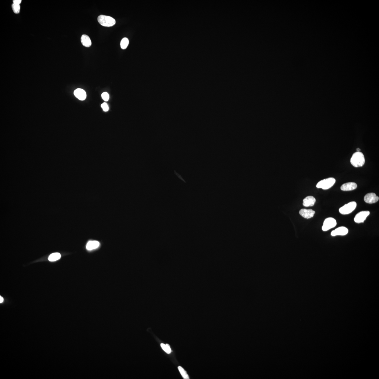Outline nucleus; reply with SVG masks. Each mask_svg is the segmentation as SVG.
Returning <instances> with one entry per match:
<instances>
[{
	"label": "nucleus",
	"instance_id": "f257e3e1",
	"mask_svg": "<svg viewBox=\"0 0 379 379\" xmlns=\"http://www.w3.org/2000/svg\"><path fill=\"white\" fill-rule=\"evenodd\" d=\"M365 162V156L363 153L360 152L354 153L350 160L351 164L355 167H362Z\"/></svg>",
	"mask_w": 379,
	"mask_h": 379
},
{
	"label": "nucleus",
	"instance_id": "9b49d317",
	"mask_svg": "<svg viewBox=\"0 0 379 379\" xmlns=\"http://www.w3.org/2000/svg\"><path fill=\"white\" fill-rule=\"evenodd\" d=\"M74 94L80 100H84L87 97L86 93L83 89L78 88L74 91Z\"/></svg>",
	"mask_w": 379,
	"mask_h": 379
},
{
	"label": "nucleus",
	"instance_id": "f3484780",
	"mask_svg": "<svg viewBox=\"0 0 379 379\" xmlns=\"http://www.w3.org/2000/svg\"><path fill=\"white\" fill-rule=\"evenodd\" d=\"M178 369L183 378L184 379H189V378L187 373L185 370L180 366L178 367Z\"/></svg>",
	"mask_w": 379,
	"mask_h": 379
},
{
	"label": "nucleus",
	"instance_id": "1a4fd4ad",
	"mask_svg": "<svg viewBox=\"0 0 379 379\" xmlns=\"http://www.w3.org/2000/svg\"><path fill=\"white\" fill-rule=\"evenodd\" d=\"M315 212L312 209H302L300 211V214L303 217L307 219H309L313 217Z\"/></svg>",
	"mask_w": 379,
	"mask_h": 379
},
{
	"label": "nucleus",
	"instance_id": "dca6fc26",
	"mask_svg": "<svg viewBox=\"0 0 379 379\" xmlns=\"http://www.w3.org/2000/svg\"><path fill=\"white\" fill-rule=\"evenodd\" d=\"M129 44L128 39L126 38H123L121 42V46L123 49H125L127 47Z\"/></svg>",
	"mask_w": 379,
	"mask_h": 379
},
{
	"label": "nucleus",
	"instance_id": "9d476101",
	"mask_svg": "<svg viewBox=\"0 0 379 379\" xmlns=\"http://www.w3.org/2000/svg\"><path fill=\"white\" fill-rule=\"evenodd\" d=\"M357 184L354 182H348L342 185L341 186V190L344 191H352L356 189Z\"/></svg>",
	"mask_w": 379,
	"mask_h": 379
},
{
	"label": "nucleus",
	"instance_id": "6ab92c4d",
	"mask_svg": "<svg viewBox=\"0 0 379 379\" xmlns=\"http://www.w3.org/2000/svg\"><path fill=\"white\" fill-rule=\"evenodd\" d=\"M12 7L13 12L16 14H18L19 13L20 10V6L19 5L14 4L13 3L12 5Z\"/></svg>",
	"mask_w": 379,
	"mask_h": 379
},
{
	"label": "nucleus",
	"instance_id": "a211bd4d",
	"mask_svg": "<svg viewBox=\"0 0 379 379\" xmlns=\"http://www.w3.org/2000/svg\"><path fill=\"white\" fill-rule=\"evenodd\" d=\"M161 348L165 352L167 353L170 354L171 352V349L170 347V345L168 344H165L162 343L160 344Z\"/></svg>",
	"mask_w": 379,
	"mask_h": 379
},
{
	"label": "nucleus",
	"instance_id": "b1692460",
	"mask_svg": "<svg viewBox=\"0 0 379 379\" xmlns=\"http://www.w3.org/2000/svg\"><path fill=\"white\" fill-rule=\"evenodd\" d=\"M356 150L357 151V152H360V149L359 148H357V149Z\"/></svg>",
	"mask_w": 379,
	"mask_h": 379
},
{
	"label": "nucleus",
	"instance_id": "6e6552de",
	"mask_svg": "<svg viewBox=\"0 0 379 379\" xmlns=\"http://www.w3.org/2000/svg\"><path fill=\"white\" fill-rule=\"evenodd\" d=\"M348 230L347 227H339L332 231L331 235L333 236H336L337 235L344 236L348 234Z\"/></svg>",
	"mask_w": 379,
	"mask_h": 379
},
{
	"label": "nucleus",
	"instance_id": "412c9836",
	"mask_svg": "<svg viewBox=\"0 0 379 379\" xmlns=\"http://www.w3.org/2000/svg\"><path fill=\"white\" fill-rule=\"evenodd\" d=\"M101 106L103 109L104 111L106 112L109 110V106H108V104L105 103H103L101 105Z\"/></svg>",
	"mask_w": 379,
	"mask_h": 379
},
{
	"label": "nucleus",
	"instance_id": "39448f33",
	"mask_svg": "<svg viewBox=\"0 0 379 379\" xmlns=\"http://www.w3.org/2000/svg\"><path fill=\"white\" fill-rule=\"evenodd\" d=\"M337 225V222L334 218L329 217L326 218L324 221L322 229L326 231L335 227Z\"/></svg>",
	"mask_w": 379,
	"mask_h": 379
},
{
	"label": "nucleus",
	"instance_id": "0eeeda50",
	"mask_svg": "<svg viewBox=\"0 0 379 379\" xmlns=\"http://www.w3.org/2000/svg\"><path fill=\"white\" fill-rule=\"evenodd\" d=\"M379 198L374 193H370L367 194L364 197L365 202L369 204H373L378 201Z\"/></svg>",
	"mask_w": 379,
	"mask_h": 379
},
{
	"label": "nucleus",
	"instance_id": "ddd939ff",
	"mask_svg": "<svg viewBox=\"0 0 379 379\" xmlns=\"http://www.w3.org/2000/svg\"><path fill=\"white\" fill-rule=\"evenodd\" d=\"M100 245V243L97 241H89V242H88L87 244L86 249L88 251H92V250L97 249L98 248Z\"/></svg>",
	"mask_w": 379,
	"mask_h": 379
},
{
	"label": "nucleus",
	"instance_id": "4468645a",
	"mask_svg": "<svg viewBox=\"0 0 379 379\" xmlns=\"http://www.w3.org/2000/svg\"><path fill=\"white\" fill-rule=\"evenodd\" d=\"M81 42L83 45L86 47H89L92 44L90 38L87 35H82Z\"/></svg>",
	"mask_w": 379,
	"mask_h": 379
},
{
	"label": "nucleus",
	"instance_id": "4be33fe9",
	"mask_svg": "<svg viewBox=\"0 0 379 379\" xmlns=\"http://www.w3.org/2000/svg\"><path fill=\"white\" fill-rule=\"evenodd\" d=\"M22 2L21 0H14L13 1V3L14 4L19 5Z\"/></svg>",
	"mask_w": 379,
	"mask_h": 379
},
{
	"label": "nucleus",
	"instance_id": "7ed1b4c3",
	"mask_svg": "<svg viewBox=\"0 0 379 379\" xmlns=\"http://www.w3.org/2000/svg\"><path fill=\"white\" fill-rule=\"evenodd\" d=\"M336 182V180L334 178H328L324 179L318 182L316 185L317 188H322L323 190H327L333 186Z\"/></svg>",
	"mask_w": 379,
	"mask_h": 379
},
{
	"label": "nucleus",
	"instance_id": "f03ea898",
	"mask_svg": "<svg viewBox=\"0 0 379 379\" xmlns=\"http://www.w3.org/2000/svg\"><path fill=\"white\" fill-rule=\"evenodd\" d=\"M98 20L100 25L105 27H112L116 24V20L114 19L111 17L103 15L98 16Z\"/></svg>",
	"mask_w": 379,
	"mask_h": 379
},
{
	"label": "nucleus",
	"instance_id": "f8f14e48",
	"mask_svg": "<svg viewBox=\"0 0 379 379\" xmlns=\"http://www.w3.org/2000/svg\"><path fill=\"white\" fill-rule=\"evenodd\" d=\"M316 201L315 198L312 196H308L303 199V205L304 206H312L314 205Z\"/></svg>",
	"mask_w": 379,
	"mask_h": 379
},
{
	"label": "nucleus",
	"instance_id": "423d86ee",
	"mask_svg": "<svg viewBox=\"0 0 379 379\" xmlns=\"http://www.w3.org/2000/svg\"><path fill=\"white\" fill-rule=\"evenodd\" d=\"M370 214V212L369 211H362L356 214L354 218V221L357 223H363Z\"/></svg>",
	"mask_w": 379,
	"mask_h": 379
},
{
	"label": "nucleus",
	"instance_id": "2eb2a0df",
	"mask_svg": "<svg viewBox=\"0 0 379 379\" xmlns=\"http://www.w3.org/2000/svg\"><path fill=\"white\" fill-rule=\"evenodd\" d=\"M61 258V255L59 253H54L51 254L48 257V260L51 262H54L58 260Z\"/></svg>",
	"mask_w": 379,
	"mask_h": 379
},
{
	"label": "nucleus",
	"instance_id": "aec40b11",
	"mask_svg": "<svg viewBox=\"0 0 379 379\" xmlns=\"http://www.w3.org/2000/svg\"><path fill=\"white\" fill-rule=\"evenodd\" d=\"M102 97L103 99L105 101H108L109 99V95L106 92H104L103 93L102 95Z\"/></svg>",
	"mask_w": 379,
	"mask_h": 379
},
{
	"label": "nucleus",
	"instance_id": "20e7f679",
	"mask_svg": "<svg viewBox=\"0 0 379 379\" xmlns=\"http://www.w3.org/2000/svg\"><path fill=\"white\" fill-rule=\"evenodd\" d=\"M356 206L355 201H352L341 207L339 209V212L343 214H350L355 209Z\"/></svg>",
	"mask_w": 379,
	"mask_h": 379
},
{
	"label": "nucleus",
	"instance_id": "5701e85b",
	"mask_svg": "<svg viewBox=\"0 0 379 379\" xmlns=\"http://www.w3.org/2000/svg\"><path fill=\"white\" fill-rule=\"evenodd\" d=\"M4 301V298L1 296H0V303H2Z\"/></svg>",
	"mask_w": 379,
	"mask_h": 379
}]
</instances>
